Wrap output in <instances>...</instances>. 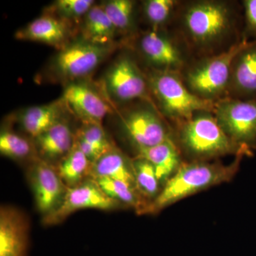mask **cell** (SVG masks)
Instances as JSON below:
<instances>
[{
	"instance_id": "23",
	"label": "cell",
	"mask_w": 256,
	"mask_h": 256,
	"mask_svg": "<svg viewBox=\"0 0 256 256\" xmlns=\"http://www.w3.org/2000/svg\"><path fill=\"white\" fill-rule=\"evenodd\" d=\"M96 182L107 196L122 204L126 208H132L140 214L148 205L136 188L124 182L108 178H96Z\"/></svg>"
},
{
	"instance_id": "11",
	"label": "cell",
	"mask_w": 256,
	"mask_h": 256,
	"mask_svg": "<svg viewBox=\"0 0 256 256\" xmlns=\"http://www.w3.org/2000/svg\"><path fill=\"white\" fill-rule=\"evenodd\" d=\"M163 116L154 106H141L121 116L122 129L136 149L151 148L171 137Z\"/></svg>"
},
{
	"instance_id": "5",
	"label": "cell",
	"mask_w": 256,
	"mask_h": 256,
	"mask_svg": "<svg viewBox=\"0 0 256 256\" xmlns=\"http://www.w3.org/2000/svg\"><path fill=\"white\" fill-rule=\"evenodd\" d=\"M246 41L242 38L222 53L188 64L180 74L188 90L204 100L213 102L227 97L234 58Z\"/></svg>"
},
{
	"instance_id": "9",
	"label": "cell",
	"mask_w": 256,
	"mask_h": 256,
	"mask_svg": "<svg viewBox=\"0 0 256 256\" xmlns=\"http://www.w3.org/2000/svg\"><path fill=\"white\" fill-rule=\"evenodd\" d=\"M138 48L152 70L181 74L190 64L188 50L184 43L161 30L142 34Z\"/></svg>"
},
{
	"instance_id": "29",
	"label": "cell",
	"mask_w": 256,
	"mask_h": 256,
	"mask_svg": "<svg viewBox=\"0 0 256 256\" xmlns=\"http://www.w3.org/2000/svg\"><path fill=\"white\" fill-rule=\"evenodd\" d=\"M76 138L85 141L107 152L114 144L110 142L102 126L95 124H82L76 133Z\"/></svg>"
},
{
	"instance_id": "3",
	"label": "cell",
	"mask_w": 256,
	"mask_h": 256,
	"mask_svg": "<svg viewBox=\"0 0 256 256\" xmlns=\"http://www.w3.org/2000/svg\"><path fill=\"white\" fill-rule=\"evenodd\" d=\"M178 126L180 146L194 161H206L228 154L252 156L227 136L213 112H198Z\"/></svg>"
},
{
	"instance_id": "20",
	"label": "cell",
	"mask_w": 256,
	"mask_h": 256,
	"mask_svg": "<svg viewBox=\"0 0 256 256\" xmlns=\"http://www.w3.org/2000/svg\"><path fill=\"white\" fill-rule=\"evenodd\" d=\"M63 106L60 100L48 105L28 108L18 116V122L24 130L35 139L62 120Z\"/></svg>"
},
{
	"instance_id": "18",
	"label": "cell",
	"mask_w": 256,
	"mask_h": 256,
	"mask_svg": "<svg viewBox=\"0 0 256 256\" xmlns=\"http://www.w3.org/2000/svg\"><path fill=\"white\" fill-rule=\"evenodd\" d=\"M90 176L118 180L137 190L133 160L114 146L92 164Z\"/></svg>"
},
{
	"instance_id": "8",
	"label": "cell",
	"mask_w": 256,
	"mask_h": 256,
	"mask_svg": "<svg viewBox=\"0 0 256 256\" xmlns=\"http://www.w3.org/2000/svg\"><path fill=\"white\" fill-rule=\"evenodd\" d=\"M104 84L106 94L116 102L140 99L158 108L152 97L146 76L130 56H120L114 60L106 72Z\"/></svg>"
},
{
	"instance_id": "6",
	"label": "cell",
	"mask_w": 256,
	"mask_h": 256,
	"mask_svg": "<svg viewBox=\"0 0 256 256\" xmlns=\"http://www.w3.org/2000/svg\"><path fill=\"white\" fill-rule=\"evenodd\" d=\"M213 114L227 136L252 156L256 149V100L224 98L215 102Z\"/></svg>"
},
{
	"instance_id": "26",
	"label": "cell",
	"mask_w": 256,
	"mask_h": 256,
	"mask_svg": "<svg viewBox=\"0 0 256 256\" xmlns=\"http://www.w3.org/2000/svg\"><path fill=\"white\" fill-rule=\"evenodd\" d=\"M134 5L131 0H110L102 4L114 28L120 32H128L132 28Z\"/></svg>"
},
{
	"instance_id": "12",
	"label": "cell",
	"mask_w": 256,
	"mask_h": 256,
	"mask_svg": "<svg viewBox=\"0 0 256 256\" xmlns=\"http://www.w3.org/2000/svg\"><path fill=\"white\" fill-rule=\"evenodd\" d=\"M28 180L33 192L36 210L43 218L60 208L68 188L54 165L35 158L28 166Z\"/></svg>"
},
{
	"instance_id": "30",
	"label": "cell",
	"mask_w": 256,
	"mask_h": 256,
	"mask_svg": "<svg viewBox=\"0 0 256 256\" xmlns=\"http://www.w3.org/2000/svg\"><path fill=\"white\" fill-rule=\"evenodd\" d=\"M244 11L242 38L247 41L256 40V0L242 2Z\"/></svg>"
},
{
	"instance_id": "21",
	"label": "cell",
	"mask_w": 256,
	"mask_h": 256,
	"mask_svg": "<svg viewBox=\"0 0 256 256\" xmlns=\"http://www.w3.org/2000/svg\"><path fill=\"white\" fill-rule=\"evenodd\" d=\"M82 18V40L95 44L111 45L117 30L102 4H94Z\"/></svg>"
},
{
	"instance_id": "27",
	"label": "cell",
	"mask_w": 256,
	"mask_h": 256,
	"mask_svg": "<svg viewBox=\"0 0 256 256\" xmlns=\"http://www.w3.org/2000/svg\"><path fill=\"white\" fill-rule=\"evenodd\" d=\"M178 2L174 0H148L143 3L146 18L152 30H161L174 14Z\"/></svg>"
},
{
	"instance_id": "1",
	"label": "cell",
	"mask_w": 256,
	"mask_h": 256,
	"mask_svg": "<svg viewBox=\"0 0 256 256\" xmlns=\"http://www.w3.org/2000/svg\"><path fill=\"white\" fill-rule=\"evenodd\" d=\"M236 4L200 0L178 10L180 36L188 50L200 58L218 54L242 40Z\"/></svg>"
},
{
	"instance_id": "25",
	"label": "cell",
	"mask_w": 256,
	"mask_h": 256,
	"mask_svg": "<svg viewBox=\"0 0 256 256\" xmlns=\"http://www.w3.org/2000/svg\"><path fill=\"white\" fill-rule=\"evenodd\" d=\"M132 160L136 188L148 204L159 195L162 188L151 163L139 156Z\"/></svg>"
},
{
	"instance_id": "24",
	"label": "cell",
	"mask_w": 256,
	"mask_h": 256,
	"mask_svg": "<svg viewBox=\"0 0 256 256\" xmlns=\"http://www.w3.org/2000/svg\"><path fill=\"white\" fill-rule=\"evenodd\" d=\"M0 152L16 161L31 162L38 158L34 142L10 130H2L0 133Z\"/></svg>"
},
{
	"instance_id": "17",
	"label": "cell",
	"mask_w": 256,
	"mask_h": 256,
	"mask_svg": "<svg viewBox=\"0 0 256 256\" xmlns=\"http://www.w3.org/2000/svg\"><path fill=\"white\" fill-rule=\"evenodd\" d=\"M34 142L37 156L55 166L73 149L76 133L62 119L35 138Z\"/></svg>"
},
{
	"instance_id": "16",
	"label": "cell",
	"mask_w": 256,
	"mask_h": 256,
	"mask_svg": "<svg viewBox=\"0 0 256 256\" xmlns=\"http://www.w3.org/2000/svg\"><path fill=\"white\" fill-rule=\"evenodd\" d=\"M70 22L47 13L28 23L15 34L16 40L40 42L63 50L72 34Z\"/></svg>"
},
{
	"instance_id": "2",
	"label": "cell",
	"mask_w": 256,
	"mask_h": 256,
	"mask_svg": "<svg viewBox=\"0 0 256 256\" xmlns=\"http://www.w3.org/2000/svg\"><path fill=\"white\" fill-rule=\"evenodd\" d=\"M244 156H236L232 164L194 161L182 164L166 182L158 196L150 202L140 214H156L183 198L232 180L238 171Z\"/></svg>"
},
{
	"instance_id": "4",
	"label": "cell",
	"mask_w": 256,
	"mask_h": 256,
	"mask_svg": "<svg viewBox=\"0 0 256 256\" xmlns=\"http://www.w3.org/2000/svg\"><path fill=\"white\" fill-rule=\"evenodd\" d=\"M152 97L162 116L178 126L202 112H213L215 102L192 94L180 74L152 70L146 76Z\"/></svg>"
},
{
	"instance_id": "19",
	"label": "cell",
	"mask_w": 256,
	"mask_h": 256,
	"mask_svg": "<svg viewBox=\"0 0 256 256\" xmlns=\"http://www.w3.org/2000/svg\"><path fill=\"white\" fill-rule=\"evenodd\" d=\"M137 151L138 156L148 160L152 165L162 188L182 164L180 148L172 138L158 146L141 148Z\"/></svg>"
},
{
	"instance_id": "22",
	"label": "cell",
	"mask_w": 256,
	"mask_h": 256,
	"mask_svg": "<svg viewBox=\"0 0 256 256\" xmlns=\"http://www.w3.org/2000/svg\"><path fill=\"white\" fill-rule=\"evenodd\" d=\"M92 163L76 144L55 168L67 188H73L90 178Z\"/></svg>"
},
{
	"instance_id": "14",
	"label": "cell",
	"mask_w": 256,
	"mask_h": 256,
	"mask_svg": "<svg viewBox=\"0 0 256 256\" xmlns=\"http://www.w3.org/2000/svg\"><path fill=\"white\" fill-rule=\"evenodd\" d=\"M30 222L20 208L4 205L0 208V256H28Z\"/></svg>"
},
{
	"instance_id": "10",
	"label": "cell",
	"mask_w": 256,
	"mask_h": 256,
	"mask_svg": "<svg viewBox=\"0 0 256 256\" xmlns=\"http://www.w3.org/2000/svg\"><path fill=\"white\" fill-rule=\"evenodd\" d=\"M126 208L104 193L96 180L88 178L80 184L68 188L63 202L56 212L42 218L44 226L57 225L82 210H112Z\"/></svg>"
},
{
	"instance_id": "7",
	"label": "cell",
	"mask_w": 256,
	"mask_h": 256,
	"mask_svg": "<svg viewBox=\"0 0 256 256\" xmlns=\"http://www.w3.org/2000/svg\"><path fill=\"white\" fill-rule=\"evenodd\" d=\"M112 46L92 44L84 40L70 42L54 57L52 72L60 80L79 82L92 74L110 54Z\"/></svg>"
},
{
	"instance_id": "28",
	"label": "cell",
	"mask_w": 256,
	"mask_h": 256,
	"mask_svg": "<svg viewBox=\"0 0 256 256\" xmlns=\"http://www.w3.org/2000/svg\"><path fill=\"white\" fill-rule=\"evenodd\" d=\"M94 4L92 0H58L50 6V13L70 22L84 18Z\"/></svg>"
},
{
	"instance_id": "15",
	"label": "cell",
	"mask_w": 256,
	"mask_h": 256,
	"mask_svg": "<svg viewBox=\"0 0 256 256\" xmlns=\"http://www.w3.org/2000/svg\"><path fill=\"white\" fill-rule=\"evenodd\" d=\"M227 97L256 100V40L246 42L236 55Z\"/></svg>"
},
{
	"instance_id": "13",
	"label": "cell",
	"mask_w": 256,
	"mask_h": 256,
	"mask_svg": "<svg viewBox=\"0 0 256 256\" xmlns=\"http://www.w3.org/2000/svg\"><path fill=\"white\" fill-rule=\"evenodd\" d=\"M62 100L82 124L102 126L106 116L112 111L110 104L98 92L80 82L67 84Z\"/></svg>"
}]
</instances>
